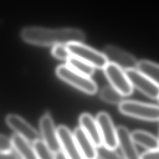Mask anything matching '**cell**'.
<instances>
[{"label":"cell","instance_id":"9","mask_svg":"<svg viewBox=\"0 0 159 159\" xmlns=\"http://www.w3.org/2000/svg\"><path fill=\"white\" fill-rule=\"evenodd\" d=\"M58 140L61 152L67 159H84L73 134L65 125H60L57 129Z\"/></svg>","mask_w":159,"mask_h":159},{"label":"cell","instance_id":"20","mask_svg":"<svg viewBox=\"0 0 159 159\" xmlns=\"http://www.w3.org/2000/svg\"><path fill=\"white\" fill-rule=\"evenodd\" d=\"M38 159H55V154L48 148L42 140L38 139L32 143Z\"/></svg>","mask_w":159,"mask_h":159},{"label":"cell","instance_id":"7","mask_svg":"<svg viewBox=\"0 0 159 159\" xmlns=\"http://www.w3.org/2000/svg\"><path fill=\"white\" fill-rule=\"evenodd\" d=\"M96 120L100 132L102 145L109 149L115 150L118 146L116 129L109 115L105 112H99Z\"/></svg>","mask_w":159,"mask_h":159},{"label":"cell","instance_id":"17","mask_svg":"<svg viewBox=\"0 0 159 159\" xmlns=\"http://www.w3.org/2000/svg\"><path fill=\"white\" fill-rule=\"evenodd\" d=\"M137 68L142 73L148 76L159 86V65L148 60L138 62Z\"/></svg>","mask_w":159,"mask_h":159},{"label":"cell","instance_id":"4","mask_svg":"<svg viewBox=\"0 0 159 159\" xmlns=\"http://www.w3.org/2000/svg\"><path fill=\"white\" fill-rule=\"evenodd\" d=\"M71 55L76 57L93 68H104L108 60L103 53H101L80 42H73L66 44Z\"/></svg>","mask_w":159,"mask_h":159},{"label":"cell","instance_id":"18","mask_svg":"<svg viewBox=\"0 0 159 159\" xmlns=\"http://www.w3.org/2000/svg\"><path fill=\"white\" fill-rule=\"evenodd\" d=\"M66 61L68 66L81 74L89 76L94 73V70L93 66L76 57L71 55Z\"/></svg>","mask_w":159,"mask_h":159},{"label":"cell","instance_id":"6","mask_svg":"<svg viewBox=\"0 0 159 159\" xmlns=\"http://www.w3.org/2000/svg\"><path fill=\"white\" fill-rule=\"evenodd\" d=\"M132 86L137 88L142 93L152 99H157L159 96V86L148 76L139 70H125Z\"/></svg>","mask_w":159,"mask_h":159},{"label":"cell","instance_id":"1","mask_svg":"<svg viewBox=\"0 0 159 159\" xmlns=\"http://www.w3.org/2000/svg\"><path fill=\"white\" fill-rule=\"evenodd\" d=\"M22 39L37 45H56L81 42L85 39L83 31L77 29H47L39 27H25L21 31Z\"/></svg>","mask_w":159,"mask_h":159},{"label":"cell","instance_id":"16","mask_svg":"<svg viewBox=\"0 0 159 159\" xmlns=\"http://www.w3.org/2000/svg\"><path fill=\"white\" fill-rule=\"evenodd\" d=\"M134 143H138L148 150L159 148V142L157 137L143 130H135L131 134Z\"/></svg>","mask_w":159,"mask_h":159},{"label":"cell","instance_id":"2","mask_svg":"<svg viewBox=\"0 0 159 159\" xmlns=\"http://www.w3.org/2000/svg\"><path fill=\"white\" fill-rule=\"evenodd\" d=\"M56 74L62 80L86 93L94 94L98 90L97 85L93 80L76 71L67 65L58 66Z\"/></svg>","mask_w":159,"mask_h":159},{"label":"cell","instance_id":"22","mask_svg":"<svg viewBox=\"0 0 159 159\" xmlns=\"http://www.w3.org/2000/svg\"><path fill=\"white\" fill-rule=\"evenodd\" d=\"M52 55L57 58L67 60L71 56V54L67 48L66 45L58 44L54 45L52 50Z\"/></svg>","mask_w":159,"mask_h":159},{"label":"cell","instance_id":"26","mask_svg":"<svg viewBox=\"0 0 159 159\" xmlns=\"http://www.w3.org/2000/svg\"><path fill=\"white\" fill-rule=\"evenodd\" d=\"M55 159H67L61 151L55 154Z\"/></svg>","mask_w":159,"mask_h":159},{"label":"cell","instance_id":"24","mask_svg":"<svg viewBox=\"0 0 159 159\" xmlns=\"http://www.w3.org/2000/svg\"><path fill=\"white\" fill-rule=\"evenodd\" d=\"M140 159H159V148L148 150L140 156Z\"/></svg>","mask_w":159,"mask_h":159},{"label":"cell","instance_id":"8","mask_svg":"<svg viewBox=\"0 0 159 159\" xmlns=\"http://www.w3.org/2000/svg\"><path fill=\"white\" fill-rule=\"evenodd\" d=\"M39 127L43 142L54 153L61 151L57 129L50 114L45 113L40 118Z\"/></svg>","mask_w":159,"mask_h":159},{"label":"cell","instance_id":"19","mask_svg":"<svg viewBox=\"0 0 159 159\" xmlns=\"http://www.w3.org/2000/svg\"><path fill=\"white\" fill-rule=\"evenodd\" d=\"M122 96L117 90L111 86H105L101 89L100 93L101 99L110 104H119L123 101Z\"/></svg>","mask_w":159,"mask_h":159},{"label":"cell","instance_id":"25","mask_svg":"<svg viewBox=\"0 0 159 159\" xmlns=\"http://www.w3.org/2000/svg\"><path fill=\"white\" fill-rule=\"evenodd\" d=\"M0 159H18V157L12 152H0Z\"/></svg>","mask_w":159,"mask_h":159},{"label":"cell","instance_id":"15","mask_svg":"<svg viewBox=\"0 0 159 159\" xmlns=\"http://www.w3.org/2000/svg\"><path fill=\"white\" fill-rule=\"evenodd\" d=\"M11 139L13 148L22 159H38L33 147L25 139L16 134Z\"/></svg>","mask_w":159,"mask_h":159},{"label":"cell","instance_id":"5","mask_svg":"<svg viewBox=\"0 0 159 159\" xmlns=\"http://www.w3.org/2000/svg\"><path fill=\"white\" fill-rule=\"evenodd\" d=\"M104 69L105 75L112 87L122 96H129L132 93L133 86L121 68L110 62Z\"/></svg>","mask_w":159,"mask_h":159},{"label":"cell","instance_id":"13","mask_svg":"<svg viewBox=\"0 0 159 159\" xmlns=\"http://www.w3.org/2000/svg\"><path fill=\"white\" fill-rule=\"evenodd\" d=\"M73 135L84 159H98L96 146L80 127L75 129Z\"/></svg>","mask_w":159,"mask_h":159},{"label":"cell","instance_id":"3","mask_svg":"<svg viewBox=\"0 0 159 159\" xmlns=\"http://www.w3.org/2000/svg\"><path fill=\"white\" fill-rule=\"evenodd\" d=\"M120 112L132 117L150 120H159V106L135 101H123L119 105Z\"/></svg>","mask_w":159,"mask_h":159},{"label":"cell","instance_id":"28","mask_svg":"<svg viewBox=\"0 0 159 159\" xmlns=\"http://www.w3.org/2000/svg\"><path fill=\"white\" fill-rule=\"evenodd\" d=\"M158 142H159V135H158Z\"/></svg>","mask_w":159,"mask_h":159},{"label":"cell","instance_id":"11","mask_svg":"<svg viewBox=\"0 0 159 159\" xmlns=\"http://www.w3.org/2000/svg\"><path fill=\"white\" fill-rule=\"evenodd\" d=\"M104 55L108 61L114 63L120 68L126 70L134 69L137 66L138 62L131 54L114 46H107L104 48Z\"/></svg>","mask_w":159,"mask_h":159},{"label":"cell","instance_id":"10","mask_svg":"<svg viewBox=\"0 0 159 159\" xmlns=\"http://www.w3.org/2000/svg\"><path fill=\"white\" fill-rule=\"evenodd\" d=\"M7 125L11 128L16 134L25 139L29 142L34 143L39 139V134L22 117L15 114H9L5 119Z\"/></svg>","mask_w":159,"mask_h":159},{"label":"cell","instance_id":"27","mask_svg":"<svg viewBox=\"0 0 159 159\" xmlns=\"http://www.w3.org/2000/svg\"><path fill=\"white\" fill-rule=\"evenodd\" d=\"M157 99H158V102H159V96H158V97Z\"/></svg>","mask_w":159,"mask_h":159},{"label":"cell","instance_id":"21","mask_svg":"<svg viewBox=\"0 0 159 159\" xmlns=\"http://www.w3.org/2000/svg\"><path fill=\"white\" fill-rule=\"evenodd\" d=\"M97 153L98 158L99 159H125L116 152L114 150L106 148L102 145L98 147Z\"/></svg>","mask_w":159,"mask_h":159},{"label":"cell","instance_id":"14","mask_svg":"<svg viewBox=\"0 0 159 159\" xmlns=\"http://www.w3.org/2000/svg\"><path fill=\"white\" fill-rule=\"evenodd\" d=\"M80 127L91 140L94 145L99 147L102 145L98 124L89 114L83 113L79 117Z\"/></svg>","mask_w":159,"mask_h":159},{"label":"cell","instance_id":"12","mask_svg":"<svg viewBox=\"0 0 159 159\" xmlns=\"http://www.w3.org/2000/svg\"><path fill=\"white\" fill-rule=\"evenodd\" d=\"M118 145L120 146L125 159H140V156L135 146L129 130L124 126L116 129Z\"/></svg>","mask_w":159,"mask_h":159},{"label":"cell","instance_id":"23","mask_svg":"<svg viewBox=\"0 0 159 159\" xmlns=\"http://www.w3.org/2000/svg\"><path fill=\"white\" fill-rule=\"evenodd\" d=\"M13 149L11 139L0 134V152L10 153Z\"/></svg>","mask_w":159,"mask_h":159}]
</instances>
